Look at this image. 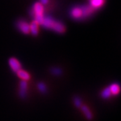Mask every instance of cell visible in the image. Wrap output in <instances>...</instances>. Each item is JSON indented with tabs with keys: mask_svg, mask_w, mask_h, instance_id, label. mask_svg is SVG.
I'll list each match as a JSON object with an SVG mask.
<instances>
[{
	"mask_svg": "<svg viewBox=\"0 0 121 121\" xmlns=\"http://www.w3.org/2000/svg\"><path fill=\"white\" fill-rule=\"evenodd\" d=\"M43 5L40 3H36L32 9L31 15L34 17L36 16H42L43 15Z\"/></svg>",
	"mask_w": 121,
	"mask_h": 121,
	"instance_id": "3",
	"label": "cell"
},
{
	"mask_svg": "<svg viewBox=\"0 0 121 121\" xmlns=\"http://www.w3.org/2000/svg\"><path fill=\"white\" fill-rule=\"evenodd\" d=\"M110 90L111 93H112L113 94H118L120 91V87L117 84H113L110 86Z\"/></svg>",
	"mask_w": 121,
	"mask_h": 121,
	"instance_id": "11",
	"label": "cell"
},
{
	"mask_svg": "<svg viewBox=\"0 0 121 121\" xmlns=\"http://www.w3.org/2000/svg\"><path fill=\"white\" fill-rule=\"evenodd\" d=\"M17 27L24 34L30 33V25L26 22L19 21L17 22Z\"/></svg>",
	"mask_w": 121,
	"mask_h": 121,
	"instance_id": "4",
	"label": "cell"
},
{
	"mask_svg": "<svg viewBox=\"0 0 121 121\" xmlns=\"http://www.w3.org/2000/svg\"><path fill=\"white\" fill-rule=\"evenodd\" d=\"M20 88H21V92L24 93L26 91V88H27V83L24 80L20 83Z\"/></svg>",
	"mask_w": 121,
	"mask_h": 121,
	"instance_id": "13",
	"label": "cell"
},
{
	"mask_svg": "<svg viewBox=\"0 0 121 121\" xmlns=\"http://www.w3.org/2000/svg\"><path fill=\"white\" fill-rule=\"evenodd\" d=\"M39 89H40L41 91H43L45 90V86H44V85L43 84V83H39Z\"/></svg>",
	"mask_w": 121,
	"mask_h": 121,
	"instance_id": "14",
	"label": "cell"
},
{
	"mask_svg": "<svg viewBox=\"0 0 121 121\" xmlns=\"http://www.w3.org/2000/svg\"><path fill=\"white\" fill-rule=\"evenodd\" d=\"M41 25L44 28L52 29L58 33H63L65 31V26L61 22L55 21L52 17L49 16L44 17L43 22L41 24Z\"/></svg>",
	"mask_w": 121,
	"mask_h": 121,
	"instance_id": "1",
	"label": "cell"
},
{
	"mask_svg": "<svg viewBox=\"0 0 121 121\" xmlns=\"http://www.w3.org/2000/svg\"><path fill=\"white\" fill-rule=\"evenodd\" d=\"M39 24L36 21H33L31 23L30 26V32L32 33V35L34 36H36L39 33Z\"/></svg>",
	"mask_w": 121,
	"mask_h": 121,
	"instance_id": "7",
	"label": "cell"
},
{
	"mask_svg": "<svg viewBox=\"0 0 121 121\" xmlns=\"http://www.w3.org/2000/svg\"><path fill=\"white\" fill-rule=\"evenodd\" d=\"M82 111L84 113V114L86 115V117H87V118L88 119V120H91V118H92V114H91V113L90 110L88 109V108L86 106H83L82 108Z\"/></svg>",
	"mask_w": 121,
	"mask_h": 121,
	"instance_id": "10",
	"label": "cell"
},
{
	"mask_svg": "<svg viewBox=\"0 0 121 121\" xmlns=\"http://www.w3.org/2000/svg\"><path fill=\"white\" fill-rule=\"evenodd\" d=\"M71 16L75 19H82V10L80 7H75L71 11Z\"/></svg>",
	"mask_w": 121,
	"mask_h": 121,
	"instance_id": "6",
	"label": "cell"
},
{
	"mask_svg": "<svg viewBox=\"0 0 121 121\" xmlns=\"http://www.w3.org/2000/svg\"><path fill=\"white\" fill-rule=\"evenodd\" d=\"M110 94H111V91H110V88H106L103 91L102 95L103 98H108L110 95Z\"/></svg>",
	"mask_w": 121,
	"mask_h": 121,
	"instance_id": "12",
	"label": "cell"
},
{
	"mask_svg": "<svg viewBox=\"0 0 121 121\" xmlns=\"http://www.w3.org/2000/svg\"><path fill=\"white\" fill-rule=\"evenodd\" d=\"M52 72H53L55 74H57V75H59V74L60 73V70L59 69H52Z\"/></svg>",
	"mask_w": 121,
	"mask_h": 121,
	"instance_id": "16",
	"label": "cell"
},
{
	"mask_svg": "<svg viewBox=\"0 0 121 121\" xmlns=\"http://www.w3.org/2000/svg\"><path fill=\"white\" fill-rule=\"evenodd\" d=\"M9 64L14 72H17V71L21 69V65L20 62L15 58H11L9 60Z\"/></svg>",
	"mask_w": 121,
	"mask_h": 121,
	"instance_id": "5",
	"label": "cell"
},
{
	"mask_svg": "<svg viewBox=\"0 0 121 121\" xmlns=\"http://www.w3.org/2000/svg\"><path fill=\"white\" fill-rule=\"evenodd\" d=\"M40 1H41V3H42L43 4H47L48 3V0H40Z\"/></svg>",
	"mask_w": 121,
	"mask_h": 121,
	"instance_id": "17",
	"label": "cell"
},
{
	"mask_svg": "<svg viewBox=\"0 0 121 121\" xmlns=\"http://www.w3.org/2000/svg\"><path fill=\"white\" fill-rule=\"evenodd\" d=\"M82 10V19L88 17L95 12V9L93 8L91 5H83L80 7Z\"/></svg>",
	"mask_w": 121,
	"mask_h": 121,
	"instance_id": "2",
	"label": "cell"
},
{
	"mask_svg": "<svg viewBox=\"0 0 121 121\" xmlns=\"http://www.w3.org/2000/svg\"><path fill=\"white\" fill-rule=\"evenodd\" d=\"M16 73H17L18 77L22 79L24 81H28V80L30 79V75L26 71H23V70L20 69L19 71H17Z\"/></svg>",
	"mask_w": 121,
	"mask_h": 121,
	"instance_id": "8",
	"label": "cell"
},
{
	"mask_svg": "<svg viewBox=\"0 0 121 121\" xmlns=\"http://www.w3.org/2000/svg\"><path fill=\"white\" fill-rule=\"evenodd\" d=\"M75 103L76 104V106H78V107H79L80 106V105H81V102H80V100L78 98H76V99H75Z\"/></svg>",
	"mask_w": 121,
	"mask_h": 121,
	"instance_id": "15",
	"label": "cell"
},
{
	"mask_svg": "<svg viewBox=\"0 0 121 121\" xmlns=\"http://www.w3.org/2000/svg\"><path fill=\"white\" fill-rule=\"evenodd\" d=\"M104 1L105 0H90L91 5L95 9H97L104 4Z\"/></svg>",
	"mask_w": 121,
	"mask_h": 121,
	"instance_id": "9",
	"label": "cell"
}]
</instances>
